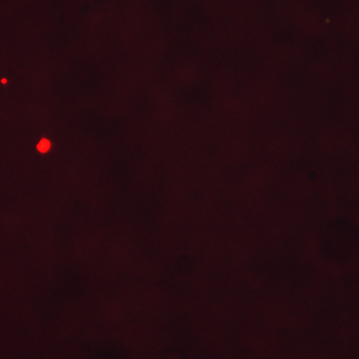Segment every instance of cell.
I'll return each mask as SVG.
<instances>
[{"instance_id": "obj_1", "label": "cell", "mask_w": 359, "mask_h": 359, "mask_svg": "<svg viewBox=\"0 0 359 359\" xmlns=\"http://www.w3.org/2000/svg\"><path fill=\"white\" fill-rule=\"evenodd\" d=\"M40 152L45 153L50 149V142L46 140V139H43V140L40 141L39 146H37Z\"/></svg>"}]
</instances>
